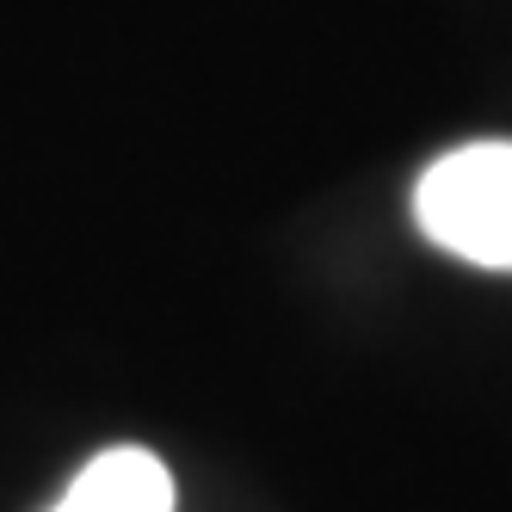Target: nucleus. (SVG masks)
<instances>
[{"label":"nucleus","mask_w":512,"mask_h":512,"mask_svg":"<svg viewBox=\"0 0 512 512\" xmlns=\"http://www.w3.org/2000/svg\"><path fill=\"white\" fill-rule=\"evenodd\" d=\"M50 512H173V475L155 451L112 445L68 482Z\"/></svg>","instance_id":"obj_2"},{"label":"nucleus","mask_w":512,"mask_h":512,"mask_svg":"<svg viewBox=\"0 0 512 512\" xmlns=\"http://www.w3.org/2000/svg\"><path fill=\"white\" fill-rule=\"evenodd\" d=\"M414 223L451 260L512 272V142H463L414 186Z\"/></svg>","instance_id":"obj_1"}]
</instances>
